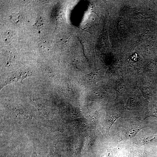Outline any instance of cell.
I'll return each mask as SVG.
<instances>
[{"mask_svg": "<svg viewBox=\"0 0 157 157\" xmlns=\"http://www.w3.org/2000/svg\"><path fill=\"white\" fill-rule=\"evenodd\" d=\"M150 117L157 118V101L150 104L145 118Z\"/></svg>", "mask_w": 157, "mask_h": 157, "instance_id": "obj_3", "label": "cell"}, {"mask_svg": "<svg viewBox=\"0 0 157 157\" xmlns=\"http://www.w3.org/2000/svg\"><path fill=\"white\" fill-rule=\"evenodd\" d=\"M10 19L15 24L19 23L22 19V15L20 13L12 14L10 16Z\"/></svg>", "mask_w": 157, "mask_h": 157, "instance_id": "obj_5", "label": "cell"}, {"mask_svg": "<svg viewBox=\"0 0 157 157\" xmlns=\"http://www.w3.org/2000/svg\"><path fill=\"white\" fill-rule=\"evenodd\" d=\"M149 154V152L145 150H136L128 153L125 157H146Z\"/></svg>", "mask_w": 157, "mask_h": 157, "instance_id": "obj_2", "label": "cell"}, {"mask_svg": "<svg viewBox=\"0 0 157 157\" xmlns=\"http://www.w3.org/2000/svg\"><path fill=\"white\" fill-rule=\"evenodd\" d=\"M155 62H156V65H157V59H156V60H155Z\"/></svg>", "mask_w": 157, "mask_h": 157, "instance_id": "obj_10", "label": "cell"}, {"mask_svg": "<svg viewBox=\"0 0 157 157\" xmlns=\"http://www.w3.org/2000/svg\"><path fill=\"white\" fill-rule=\"evenodd\" d=\"M44 22L43 18L41 16H38L36 19L33 24V27L37 30L41 29L44 26Z\"/></svg>", "mask_w": 157, "mask_h": 157, "instance_id": "obj_4", "label": "cell"}, {"mask_svg": "<svg viewBox=\"0 0 157 157\" xmlns=\"http://www.w3.org/2000/svg\"><path fill=\"white\" fill-rule=\"evenodd\" d=\"M39 49L43 52L48 51L50 49V46L47 42L44 41L41 42L38 45Z\"/></svg>", "mask_w": 157, "mask_h": 157, "instance_id": "obj_7", "label": "cell"}, {"mask_svg": "<svg viewBox=\"0 0 157 157\" xmlns=\"http://www.w3.org/2000/svg\"><path fill=\"white\" fill-rule=\"evenodd\" d=\"M114 153L111 150H108L102 157H113Z\"/></svg>", "mask_w": 157, "mask_h": 157, "instance_id": "obj_9", "label": "cell"}, {"mask_svg": "<svg viewBox=\"0 0 157 157\" xmlns=\"http://www.w3.org/2000/svg\"><path fill=\"white\" fill-rule=\"evenodd\" d=\"M144 127V124L140 122L130 121L126 122L121 126L119 140L132 138Z\"/></svg>", "mask_w": 157, "mask_h": 157, "instance_id": "obj_1", "label": "cell"}, {"mask_svg": "<svg viewBox=\"0 0 157 157\" xmlns=\"http://www.w3.org/2000/svg\"><path fill=\"white\" fill-rule=\"evenodd\" d=\"M143 144L154 143L157 142V135H149L145 137L143 140Z\"/></svg>", "mask_w": 157, "mask_h": 157, "instance_id": "obj_6", "label": "cell"}, {"mask_svg": "<svg viewBox=\"0 0 157 157\" xmlns=\"http://www.w3.org/2000/svg\"><path fill=\"white\" fill-rule=\"evenodd\" d=\"M4 36L5 41H8L12 38L13 33L11 31H7L5 32Z\"/></svg>", "mask_w": 157, "mask_h": 157, "instance_id": "obj_8", "label": "cell"}]
</instances>
